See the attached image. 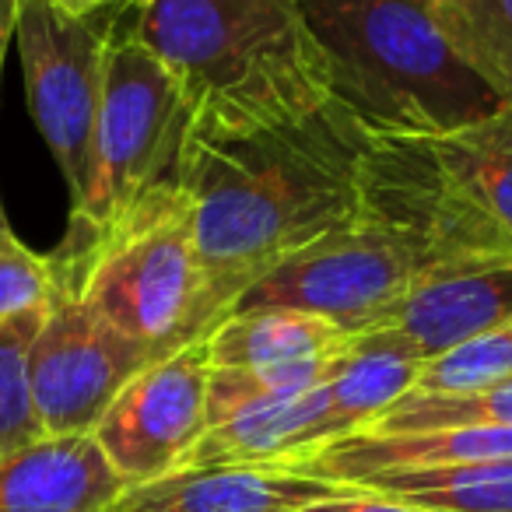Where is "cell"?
Listing matches in <instances>:
<instances>
[{"label": "cell", "instance_id": "cell-1", "mask_svg": "<svg viewBox=\"0 0 512 512\" xmlns=\"http://www.w3.org/2000/svg\"><path fill=\"white\" fill-rule=\"evenodd\" d=\"M369 144V130L337 102L249 134H186L172 179L193 197L204 334L267 271L362 221Z\"/></svg>", "mask_w": 512, "mask_h": 512}, {"label": "cell", "instance_id": "cell-2", "mask_svg": "<svg viewBox=\"0 0 512 512\" xmlns=\"http://www.w3.org/2000/svg\"><path fill=\"white\" fill-rule=\"evenodd\" d=\"M120 22L179 85L186 134H249L334 102L299 0H144Z\"/></svg>", "mask_w": 512, "mask_h": 512}, {"label": "cell", "instance_id": "cell-3", "mask_svg": "<svg viewBox=\"0 0 512 512\" xmlns=\"http://www.w3.org/2000/svg\"><path fill=\"white\" fill-rule=\"evenodd\" d=\"M330 95L372 137H435L505 106L449 50L435 0H299Z\"/></svg>", "mask_w": 512, "mask_h": 512}, {"label": "cell", "instance_id": "cell-4", "mask_svg": "<svg viewBox=\"0 0 512 512\" xmlns=\"http://www.w3.org/2000/svg\"><path fill=\"white\" fill-rule=\"evenodd\" d=\"M50 260L95 316L158 355L204 337L193 197L176 179L151 186L92 239H64Z\"/></svg>", "mask_w": 512, "mask_h": 512}, {"label": "cell", "instance_id": "cell-5", "mask_svg": "<svg viewBox=\"0 0 512 512\" xmlns=\"http://www.w3.org/2000/svg\"><path fill=\"white\" fill-rule=\"evenodd\" d=\"M186 130L190 109L172 74L116 22L102 74L92 176L85 200L71 207L67 239H92L151 186L172 179Z\"/></svg>", "mask_w": 512, "mask_h": 512}, {"label": "cell", "instance_id": "cell-6", "mask_svg": "<svg viewBox=\"0 0 512 512\" xmlns=\"http://www.w3.org/2000/svg\"><path fill=\"white\" fill-rule=\"evenodd\" d=\"M116 22L120 15H71L53 0H18L15 39L29 113L60 165L71 207L85 200L92 176L102 74Z\"/></svg>", "mask_w": 512, "mask_h": 512}, {"label": "cell", "instance_id": "cell-7", "mask_svg": "<svg viewBox=\"0 0 512 512\" xmlns=\"http://www.w3.org/2000/svg\"><path fill=\"white\" fill-rule=\"evenodd\" d=\"M421 271V256L397 235L355 221L267 271L232 302L228 313L292 309L362 337L383 327Z\"/></svg>", "mask_w": 512, "mask_h": 512}, {"label": "cell", "instance_id": "cell-8", "mask_svg": "<svg viewBox=\"0 0 512 512\" xmlns=\"http://www.w3.org/2000/svg\"><path fill=\"white\" fill-rule=\"evenodd\" d=\"M155 358L57 281L29 351V383L43 435H88L116 393Z\"/></svg>", "mask_w": 512, "mask_h": 512}, {"label": "cell", "instance_id": "cell-9", "mask_svg": "<svg viewBox=\"0 0 512 512\" xmlns=\"http://www.w3.org/2000/svg\"><path fill=\"white\" fill-rule=\"evenodd\" d=\"M207 334L144 365L95 425V442L116 474L148 484L183 467L186 453L207 432Z\"/></svg>", "mask_w": 512, "mask_h": 512}, {"label": "cell", "instance_id": "cell-10", "mask_svg": "<svg viewBox=\"0 0 512 512\" xmlns=\"http://www.w3.org/2000/svg\"><path fill=\"white\" fill-rule=\"evenodd\" d=\"M509 320L512 253H491L425 267L379 330L404 341L425 365Z\"/></svg>", "mask_w": 512, "mask_h": 512}, {"label": "cell", "instance_id": "cell-11", "mask_svg": "<svg viewBox=\"0 0 512 512\" xmlns=\"http://www.w3.org/2000/svg\"><path fill=\"white\" fill-rule=\"evenodd\" d=\"M344 488L285 467H179L123 488L109 512H302Z\"/></svg>", "mask_w": 512, "mask_h": 512}, {"label": "cell", "instance_id": "cell-12", "mask_svg": "<svg viewBox=\"0 0 512 512\" xmlns=\"http://www.w3.org/2000/svg\"><path fill=\"white\" fill-rule=\"evenodd\" d=\"M127 481L95 435H43L0 456V512H109Z\"/></svg>", "mask_w": 512, "mask_h": 512}, {"label": "cell", "instance_id": "cell-13", "mask_svg": "<svg viewBox=\"0 0 512 512\" xmlns=\"http://www.w3.org/2000/svg\"><path fill=\"white\" fill-rule=\"evenodd\" d=\"M358 337L344 334L330 320L292 309L228 313L207 334L211 369H267V365L320 362L355 348Z\"/></svg>", "mask_w": 512, "mask_h": 512}, {"label": "cell", "instance_id": "cell-14", "mask_svg": "<svg viewBox=\"0 0 512 512\" xmlns=\"http://www.w3.org/2000/svg\"><path fill=\"white\" fill-rule=\"evenodd\" d=\"M432 141L512 249V106Z\"/></svg>", "mask_w": 512, "mask_h": 512}, {"label": "cell", "instance_id": "cell-15", "mask_svg": "<svg viewBox=\"0 0 512 512\" xmlns=\"http://www.w3.org/2000/svg\"><path fill=\"white\" fill-rule=\"evenodd\" d=\"M355 488L379 491L428 512H512V460L439 470H386L358 477Z\"/></svg>", "mask_w": 512, "mask_h": 512}, {"label": "cell", "instance_id": "cell-16", "mask_svg": "<svg viewBox=\"0 0 512 512\" xmlns=\"http://www.w3.org/2000/svg\"><path fill=\"white\" fill-rule=\"evenodd\" d=\"M435 18L460 64L512 106V0H435Z\"/></svg>", "mask_w": 512, "mask_h": 512}, {"label": "cell", "instance_id": "cell-17", "mask_svg": "<svg viewBox=\"0 0 512 512\" xmlns=\"http://www.w3.org/2000/svg\"><path fill=\"white\" fill-rule=\"evenodd\" d=\"M435 428H512V379L467 393H404L369 428L372 435L435 432Z\"/></svg>", "mask_w": 512, "mask_h": 512}, {"label": "cell", "instance_id": "cell-18", "mask_svg": "<svg viewBox=\"0 0 512 512\" xmlns=\"http://www.w3.org/2000/svg\"><path fill=\"white\" fill-rule=\"evenodd\" d=\"M358 344V341H355ZM355 351V348H351ZM351 351L320 362H299V365H267V369H211L207 379V428L249 411V407L274 404V400L299 397L313 386L327 383Z\"/></svg>", "mask_w": 512, "mask_h": 512}, {"label": "cell", "instance_id": "cell-19", "mask_svg": "<svg viewBox=\"0 0 512 512\" xmlns=\"http://www.w3.org/2000/svg\"><path fill=\"white\" fill-rule=\"evenodd\" d=\"M46 309L25 313L0 327V456L43 439L29 383V351Z\"/></svg>", "mask_w": 512, "mask_h": 512}, {"label": "cell", "instance_id": "cell-20", "mask_svg": "<svg viewBox=\"0 0 512 512\" xmlns=\"http://www.w3.org/2000/svg\"><path fill=\"white\" fill-rule=\"evenodd\" d=\"M512 379V320L421 365L414 393H467Z\"/></svg>", "mask_w": 512, "mask_h": 512}, {"label": "cell", "instance_id": "cell-21", "mask_svg": "<svg viewBox=\"0 0 512 512\" xmlns=\"http://www.w3.org/2000/svg\"><path fill=\"white\" fill-rule=\"evenodd\" d=\"M57 292L50 256H39L15 232L0 235V327L25 313L46 309Z\"/></svg>", "mask_w": 512, "mask_h": 512}, {"label": "cell", "instance_id": "cell-22", "mask_svg": "<svg viewBox=\"0 0 512 512\" xmlns=\"http://www.w3.org/2000/svg\"><path fill=\"white\" fill-rule=\"evenodd\" d=\"M302 512H428V509H418V505L400 502V498H390V495H379V491H365V488L348 484L341 495L320 498V502L306 505Z\"/></svg>", "mask_w": 512, "mask_h": 512}, {"label": "cell", "instance_id": "cell-23", "mask_svg": "<svg viewBox=\"0 0 512 512\" xmlns=\"http://www.w3.org/2000/svg\"><path fill=\"white\" fill-rule=\"evenodd\" d=\"M53 4L71 15H127L144 0H53Z\"/></svg>", "mask_w": 512, "mask_h": 512}, {"label": "cell", "instance_id": "cell-24", "mask_svg": "<svg viewBox=\"0 0 512 512\" xmlns=\"http://www.w3.org/2000/svg\"><path fill=\"white\" fill-rule=\"evenodd\" d=\"M18 25V0H0V78H4V60H8V46L15 39Z\"/></svg>", "mask_w": 512, "mask_h": 512}, {"label": "cell", "instance_id": "cell-25", "mask_svg": "<svg viewBox=\"0 0 512 512\" xmlns=\"http://www.w3.org/2000/svg\"><path fill=\"white\" fill-rule=\"evenodd\" d=\"M11 225H8V211H4V200H0V235H8Z\"/></svg>", "mask_w": 512, "mask_h": 512}]
</instances>
